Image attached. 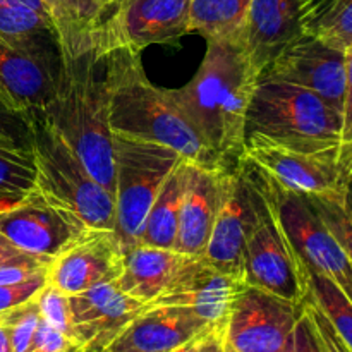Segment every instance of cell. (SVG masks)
Instances as JSON below:
<instances>
[{"instance_id":"cell-1","label":"cell","mask_w":352,"mask_h":352,"mask_svg":"<svg viewBox=\"0 0 352 352\" xmlns=\"http://www.w3.org/2000/svg\"><path fill=\"white\" fill-rule=\"evenodd\" d=\"M206 43L195 78L170 93L199 136L230 165L243 155L248 109L261 76L251 64L243 36Z\"/></svg>"},{"instance_id":"cell-2","label":"cell","mask_w":352,"mask_h":352,"mask_svg":"<svg viewBox=\"0 0 352 352\" xmlns=\"http://www.w3.org/2000/svg\"><path fill=\"white\" fill-rule=\"evenodd\" d=\"M103 64L112 134L165 144L184 160L210 170L227 167L186 119L170 89L148 79L140 52L116 50L103 58Z\"/></svg>"},{"instance_id":"cell-3","label":"cell","mask_w":352,"mask_h":352,"mask_svg":"<svg viewBox=\"0 0 352 352\" xmlns=\"http://www.w3.org/2000/svg\"><path fill=\"white\" fill-rule=\"evenodd\" d=\"M102 62L93 43L58 52L57 85L43 113L76 151L91 177L113 196V143L105 85L100 76Z\"/></svg>"},{"instance_id":"cell-4","label":"cell","mask_w":352,"mask_h":352,"mask_svg":"<svg viewBox=\"0 0 352 352\" xmlns=\"http://www.w3.org/2000/svg\"><path fill=\"white\" fill-rule=\"evenodd\" d=\"M342 116L292 82L261 76L246 116V138L258 136L302 153H337Z\"/></svg>"},{"instance_id":"cell-5","label":"cell","mask_w":352,"mask_h":352,"mask_svg":"<svg viewBox=\"0 0 352 352\" xmlns=\"http://www.w3.org/2000/svg\"><path fill=\"white\" fill-rule=\"evenodd\" d=\"M36 191L71 210L91 229L116 227V199L86 170L76 151L43 112L28 116Z\"/></svg>"},{"instance_id":"cell-6","label":"cell","mask_w":352,"mask_h":352,"mask_svg":"<svg viewBox=\"0 0 352 352\" xmlns=\"http://www.w3.org/2000/svg\"><path fill=\"white\" fill-rule=\"evenodd\" d=\"M244 165L254 188V215L244 243V284L302 305L308 296L305 265L278 220L258 168L248 162Z\"/></svg>"},{"instance_id":"cell-7","label":"cell","mask_w":352,"mask_h":352,"mask_svg":"<svg viewBox=\"0 0 352 352\" xmlns=\"http://www.w3.org/2000/svg\"><path fill=\"white\" fill-rule=\"evenodd\" d=\"M116 170V230L124 251L138 246L148 210L165 179L184 158L153 141L112 134Z\"/></svg>"},{"instance_id":"cell-8","label":"cell","mask_w":352,"mask_h":352,"mask_svg":"<svg viewBox=\"0 0 352 352\" xmlns=\"http://www.w3.org/2000/svg\"><path fill=\"white\" fill-rule=\"evenodd\" d=\"M191 0H127L102 17L91 31L96 55L140 52L150 45H174L188 34Z\"/></svg>"},{"instance_id":"cell-9","label":"cell","mask_w":352,"mask_h":352,"mask_svg":"<svg viewBox=\"0 0 352 352\" xmlns=\"http://www.w3.org/2000/svg\"><path fill=\"white\" fill-rule=\"evenodd\" d=\"M258 172L268 196L274 201L278 220L306 270L329 277L352 301V263L340 248L339 241L333 237L305 196L285 191L267 174Z\"/></svg>"},{"instance_id":"cell-10","label":"cell","mask_w":352,"mask_h":352,"mask_svg":"<svg viewBox=\"0 0 352 352\" xmlns=\"http://www.w3.org/2000/svg\"><path fill=\"white\" fill-rule=\"evenodd\" d=\"M241 158L285 191L305 198H346L349 192L337 153H302L248 136Z\"/></svg>"},{"instance_id":"cell-11","label":"cell","mask_w":352,"mask_h":352,"mask_svg":"<svg viewBox=\"0 0 352 352\" xmlns=\"http://www.w3.org/2000/svg\"><path fill=\"white\" fill-rule=\"evenodd\" d=\"M254 215V188L243 160L220 168L219 205L203 260L244 282V243Z\"/></svg>"},{"instance_id":"cell-12","label":"cell","mask_w":352,"mask_h":352,"mask_svg":"<svg viewBox=\"0 0 352 352\" xmlns=\"http://www.w3.org/2000/svg\"><path fill=\"white\" fill-rule=\"evenodd\" d=\"M301 315L302 305L244 284L227 318V340L236 352H278Z\"/></svg>"},{"instance_id":"cell-13","label":"cell","mask_w":352,"mask_h":352,"mask_svg":"<svg viewBox=\"0 0 352 352\" xmlns=\"http://www.w3.org/2000/svg\"><path fill=\"white\" fill-rule=\"evenodd\" d=\"M88 229L71 210L34 189L14 208L0 213V234L31 256L52 261Z\"/></svg>"},{"instance_id":"cell-14","label":"cell","mask_w":352,"mask_h":352,"mask_svg":"<svg viewBox=\"0 0 352 352\" xmlns=\"http://www.w3.org/2000/svg\"><path fill=\"white\" fill-rule=\"evenodd\" d=\"M263 76L316 93L342 116L346 93V52L302 31L268 64Z\"/></svg>"},{"instance_id":"cell-15","label":"cell","mask_w":352,"mask_h":352,"mask_svg":"<svg viewBox=\"0 0 352 352\" xmlns=\"http://www.w3.org/2000/svg\"><path fill=\"white\" fill-rule=\"evenodd\" d=\"M126 251L112 229H88L48 263L47 284L79 294L122 274Z\"/></svg>"},{"instance_id":"cell-16","label":"cell","mask_w":352,"mask_h":352,"mask_svg":"<svg viewBox=\"0 0 352 352\" xmlns=\"http://www.w3.org/2000/svg\"><path fill=\"white\" fill-rule=\"evenodd\" d=\"M58 55L47 47H12L0 40V100L28 117L45 112L57 85Z\"/></svg>"},{"instance_id":"cell-17","label":"cell","mask_w":352,"mask_h":352,"mask_svg":"<svg viewBox=\"0 0 352 352\" xmlns=\"http://www.w3.org/2000/svg\"><path fill=\"white\" fill-rule=\"evenodd\" d=\"M74 339L85 352H103L109 344L148 308L127 296L117 280L103 282L69 296Z\"/></svg>"},{"instance_id":"cell-18","label":"cell","mask_w":352,"mask_h":352,"mask_svg":"<svg viewBox=\"0 0 352 352\" xmlns=\"http://www.w3.org/2000/svg\"><path fill=\"white\" fill-rule=\"evenodd\" d=\"M217 323L182 306H150L103 352H172Z\"/></svg>"},{"instance_id":"cell-19","label":"cell","mask_w":352,"mask_h":352,"mask_svg":"<svg viewBox=\"0 0 352 352\" xmlns=\"http://www.w3.org/2000/svg\"><path fill=\"white\" fill-rule=\"evenodd\" d=\"M244 282L229 277L210 267L203 258H196L174 287L150 306H182L189 308L210 323H222L229 318L230 308Z\"/></svg>"},{"instance_id":"cell-20","label":"cell","mask_w":352,"mask_h":352,"mask_svg":"<svg viewBox=\"0 0 352 352\" xmlns=\"http://www.w3.org/2000/svg\"><path fill=\"white\" fill-rule=\"evenodd\" d=\"M302 31L301 0H251L243 43L260 76L272 58Z\"/></svg>"},{"instance_id":"cell-21","label":"cell","mask_w":352,"mask_h":352,"mask_svg":"<svg viewBox=\"0 0 352 352\" xmlns=\"http://www.w3.org/2000/svg\"><path fill=\"white\" fill-rule=\"evenodd\" d=\"M219 172L184 162L179 229L174 250L189 256H203L217 205H219Z\"/></svg>"},{"instance_id":"cell-22","label":"cell","mask_w":352,"mask_h":352,"mask_svg":"<svg viewBox=\"0 0 352 352\" xmlns=\"http://www.w3.org/2000/svg\"><path fill=\"white\" fill-rule=\"evenodd\" d=\"M196 258L201 256L138 244L126 253L117 284L127 296L148 306L170 291Z\"/></svg>"},{"instance_id":"cell-23","label":"cell","mask_w":352,"mask_h":352,"mask_svg":"<svg viewBox=\"0 0 352 352\" xmlns=\"http://www.w3.org/2000/svg\"><path fill=\"white\" fill-rule=\"evenodd\" d=\"M184 162L182 160L165 179L153 205L148 210L140 244L162 250H174L179 229L182 184H184Z\"/></svg>"},{"instance_id":"cell-24","label":"cell","mask_w":352,"mask_h":352,"mask_svg":"<svg viewBox=\"0 0 352 352\" xmlns=\"http://www.w3.org/2000/svg\"><path fill=\"white\" fill-rule=\"evenodd\" d=\"M58 52L93 43L91 31L100 23L107 0H45Z\"/></svg>"},{"instance_id":"cell-25","label":"cell","mask_w":352,"mask_h":352,"mask_svg":"<svg viewBox=\"0 0 352 352\" xmlns=\"http://www.w3.org/2000/svg\"><path fill=\"white\" fill-rule=\"evenodd\" d=\"M251 0H191L188 34L208 40L243 36Z\"/></svg>"},{"instance_id":"cell-26","label":"cell","mask_w":352,"mask_h":352,"mask_svg":"<svg viewBox=\"0 0 352 352\" xmlns=\"http://www.w3.org/2000/svg\"><path fill=\"white\" fill-rule=\"evenodd\" d=\"M308 296L332 323L337 336L352 352V301L333 280L316 272L306 270Z\"/></svg>"},{"instance_id":"cell-27","label":"cell","mask_w":352,"mask_h":352,"mask_svg":"<svg viewBox=\"0 0 352 352\" xmlns=\"http://www.w3.org/2000/svg\"><path fill=\"white\" fill-rule=\"evenodd\" d=\"M305 31L346 52L352 45V0H333Z\"/></svg>"},{"instance_id":"cell-28","label":"cell","mask_w":352,"mask_h":352,"mask_svg":"<svg viewBox=\"0 0 352 352\" xmlns=\"http://www.w3.org/2000/svg\"><path fill=\"white\" fill-rule=\"evenodd\" d=\"M36 189L33 151L0 144V191L30 195Z\"/></svg>"},{"instance_id":"cell-29","label":"cell","mask_w":352,"mask_h":352,"mask_svg":"<svg viewBox=\"0 0 352 352\" xmlns=\"http://www.w3.org/2000/svg\"><path fill=\"white\" fill-rule=\"evenodd\" d=\"M352 263V210L346 198H306Z\"/></svg>"},{"instance_id":"cell-30","label":"cell","mask_w":352,"mask_h":352,"mask_svg":"<svg viewBox=\"0 0 352 352\" xmlns=\"http://www.w3.org/2000/svg\"><path fill=\"white\" fill-rule=\"evenodd\" d=\"M0 316H2L7 330H9L14 352H28L31 342H33L38 325L41 322L36 298L17 306V308L9 309V311L0 313Z\"/></svg>"},{"instance_id":"cell-31","label":"cell","mask_w":352,"mask_h":352,"mask_svg":"<svg viewBox=\"0 0 352 352\" xmlns=\"http://www.w3.org/2000/svg\"><path fill=\"white\" fill-rule=\"evenodd\" d=\"M36 305L43 322L52 325L54 329L60 330L62 333L74 339V329H72L71 305L69 296L55 289L54 285L47 284L36 296ZM76 340V339H74Z\"/></svg>"},{"instance_id":"cell-32","label":"cell","mask_w":352,"mask_h":352,"mask_svg":"<svg viewBox=\"0 0 352 352\" xmlns=\"http://www.w3.org/2000/svg\"><path fill=\"white\" fill-rule=\"evenodd\" d=\"M337 164L347 184H352V45L346 50V93L342 107V133Z\"/></svg>"},{"instance_id":"cell-33","label":"cell","mask_w":352,"mask_h":352,"mask_svg":"<svg viewBox=\"0 0 352 352\" xmlns=\"http://www.w3.org/2000/svg\"><path fill=\"white\" fill-rule=\"evenodd\" d=\"M0 144L31 150V129L28 117L14 112L0 100Z\"/></svg>"},{"instance_id":"cell-34","label":"cell","mask_w":352,"mask_h":352,"mask_svg":"<svg viewBox=\"0 0 352 352\" xmlns=\"http://www.w3.org/2000/svg\"><path fill=\"white\" fill-rule=\"evenodd\" d=\"M48 263L50 261L26 253L9 261H3L0 263V285L19 284V282L30 280L36 275L45 274L48 270Z\"/></svg>"},{"instance_id":"cell-35","label":"cell","mask_w":352,"mask_h":352,"mask_svg":"<svg viewBox=\"0 0 352 352\" xmlns=\"http://www.w3.org/2000/svg\"><path fill=\"white\" fill-rule=\"evenodd\" d=\"M302 308H305V313L308 315V318L311 320L313 330H315L316 340H318L322 352H351L347 349L346 344L342 342V339L337 336V332L333 330L329 318H327V316L323 315L322 309L309 299V296H306L305 302H302Z\"/></svg>"},{"instance_id":"cell-36","label":"cell","mask_w":352,"mask_h":352,"mask_svg":"<svg viewBox=\"0 0 352 352\" xmlns=\"http://www.w3.org/2000/svg\"><path fill=\"white\" fill-rule=\"evenodd\" d=\"M45 285H47V272L19 284L0 285V313H6L34 299Z\"/></svg>"},{"instance_id":"cell-37","label":"cell","mask_w":352,"mask_h":352,"mask_svg":"<svg viewBox=\"0 0 352 352\" xmlns=\"http://www.w3.org/2000/svg\"><path fill=\"white\" fill-rule=\"evenodd\" d=\"M28 352H85L82 347L71 339L69 336L62 333L60 330L54 329L47 322L41 320L38 325L36 333L33 337Z\"/></svg>"},{"instance_id":"cell-38","label":"cell","mask_w":352,"mask_h":352,"mask_svg":"<svg viewBox=\"0 0 352 352\" xmlns=\"http://www.w3.org/2000/svg\"><path fill=\"white\" fill-rule=\"evenodd\" d=\"M292 337H294V352H322L318 340H316L315 330H313L311 320L305 313V308H302L301 318L296 323Z\"/></svg>"},{"instance_id":"cell-39","label":"cell","mask_w":352,"mask_h":352,"mask_svg":"<svg viewBox=\"0 0 352 352\" xmlns=\"http://www.w3.org/2000/svg\"><path fill=\"white\" fill-rule=\"evenodd\" d=\"M227 337V322L217 323L203 340V347L199 352H223Z\"/></svg>"},{"instance_id":"cell-40","label":"cell","mask_w":352,"mask_h":352,"mask_svg":"<svg viewBox=\"0 0 352 352\" xmlns=\"http://www.w3.org/2000/svg\"><path fill=\"white\" fill-rule=\"evenodd\" d=\"M0 6H9V7H26V9L36 10V12L47 14L48 9L45 0H0Z\"/></svg>"},{"instance_id":"cell-41","label":"cell","mask_w":352,"mask_h":352,"mask_svg":"<svg viewBox=\"0 0 352 352\" xmlns=\"http://www.w3.org/2000/svg\"><path fill=\"white\" fill-rule=\"evenodd\" d=\"M26 198V195H17V192H6L0 191V213L7 212V210L14 208V206L19 205L23 199Z\"/></svg>"},{"instance_id":"cell-42","label":"cell","mask_w":352,"mask_h":352,"mask_svg":"<svg viewBox=\"0 0 352 352\" xmlns=\"http://www.w3.org/2000/svg\"><path fill=\"white\" fill-rule=\"evenodd\" d=\"M21 254H24L23 251H19L16 246H12V244L0 234V263L21 256Z\"/></svg>"},{"instance_id":"cell-43","label":"cell","mask_w":352,"mask_h":352,"mask_svg":"<svg viewBox=\"0 0 352 352\" xmlns=\"http://www.w3.org/2000/svg\"><path fill=\"white\" fill-rule=\"evenodd\" d=\"M213 327H215V325H213ZM213 327H212V329H213ZM212 329L205 330V332L199 333V336H196L195 339H191V340H189V342H186V344H182V346H179L177 349H174L172 352H199V351H201V347H203V340H205L206 333H208Z\"/></svg>"},{"instance_id":"cell-44","label":"cell","mask_w":352,"mask_h":352,"mask_svg":"<svg viewBox=\"0 0 352 352\" xmlns=\"http://www.w3.org/2000/svg\"><path fill=\"white\" fill-rule=\"evenodd\" d=\"M0 352H14L12 342H10L9 330H7L2 316H0Z\"/></svg>"},{"instance_id":"cell-45","label":"cell","mask_w":352,"mask_h":352,"mask_svg":"<svg viewBox=\"0 0 352 352\" xmlns=\"http://www.w3.org/2000/svg\"><path fill=\"white\" fill-rule=\"evenodd\" d=\"M124 2H127V0H107L105 10H103V16H105V14H109L110 10H113V9H116V7H119L120 3H124ZM100 21H102V19H100Z\"/></svg>"},{"instance_id":"cell-46","label":"cell","mask_w":352,"mask_h":352,"mask_svg":"<svg viewBox=\"0 0 352 352\" xmlns=\"http://www.w3.org/2000/svg\"><path fill=\"white\" fill-rule=\"evenodd\" d=\"M292 336H294V333H292ZM278 352H294V337H292V339L289 340V342L285 344V346L282 347V349Z\"/></svg>"},{"instance_id":"cell-47","label":"cell","mask_w":352,"mask_h":352,"mask_svg":"<svg viewBox=\"0 0 352 352\" xmlns=\"http://www.w3.org/2000/svg\"><path fill=\"white\" fill-rule=\"evenodd\" d=\"M223 352H236L234 351V347L229 344V340H227V337H226V346H223Z\"/></svg>"},{"instance_id":"cell-48","label":"cell","mask_w":352,"mask_h":352,"mask_svg":"<svg viewBox=\"0 0 352 352\" xmlns=\"http://www.w3.org/2000/svg\"><path fill=\"white\" fill-rule=\"evenodd\" d=\"M347 203H349V206H351V210H352V184H351V188H349V192H347Z\"/></svg>"}]
</instances>
